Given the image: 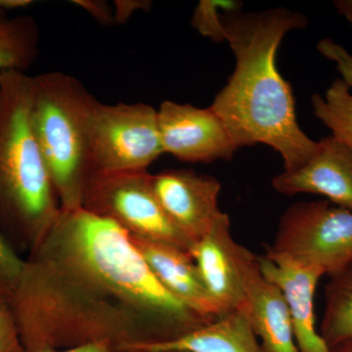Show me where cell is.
I'll use <instances>...</instances> for the list:
<instances>
[{"label":"cell","instance_id":"cb8c5ba5","mask_svg":"<svg viewBox=\"0 0 352 352\" xmlns=\"http://www.w3.org/2000/svg\"><path fill=\"white\" fill-rule=\"evenodd\" d=\"M75 6L80 7L83 10L94 17V20L102 25H115V12L112 7L105 1L96 0H75L72 1Z\"/></svg>","mask_w":352,"mask_h":352},{"label":"cell","instance_id":"603a6c76","mask_svg":"<svg viewBox=\"0 0 352 352\" xmlns=\"http://www.w3.org/2000/svg\"><path fill=\"white\" fill-rule=\"evenodd\" d=\"M317 50L322 56L336 65L342 80L352 92V54L332 38H323L317 44Z\"/></svg>","mask_w":352,"mask_h":352},{"label":"cell","instance_id":"e0dca14e","mask_svg":"<svg viewBox=\"0 0 352 352\" xmlns=\"http://www.w3.org/2000/svg\"><path fill=\"white\" fill-rule=\"evenodd\" d=\"M329 277L319 333L332 351L352 346V263Z\"/></svg>","mask_w":352,"mask_h":352},{"label":"cell","instance_id":"d6986e66","mask_svg":"<svg viewBox=\"0 0 352 352\" xmlns=\"http://www.w3.org/2000/svg\"><path fill=\"white\" fill-rule=\"evenodd\" d=\"M315 117L332 131V136L352 149V92L340 78L333 80L325 95L314 94Z\"/></svg>","mask_w":352,"mask_h":352},{"label":"cell","instance_id":"9a60e30c","mask_svg":"<svg viewBox=\"0 0 352 352\" xmlns=\"http://www.w3.org/2000/svg\"><path fill=\"white\" fill-rule=\"evenodd\" d=\"M235 245L230 219L221 212L205 237L190 249L206 289L223 314L233 310L245 312L244 293L234 258Z\"/></svg>","mask_w":352,"mask_h":352},{"label":"cell","instance_id":"4fadbf2b","mask_svg":"<svg viewBox=\"0 0 352 352\" xmlns=\"http://www.w3.org/2000/svg\"><path fill=\"white\" fill-rule=\"evenodd\" d=\"M261 272L281 289L293 324L298 352H331L316 329L314 298L320 271L265 254L258 256Z\"/></svg>","mask_w":352,"mask_h":352},{"label":"cell","instance_id":"2e32d148","mask_svg":"<svg viewBox=\"0 0 352 352\" xmlns=\"http://www.w3.org/2000/svg\"><path fill=\"white\" fill-rule=\"evenodd\" d=\"M263 352L245 312L233 310L173 340L138 344L122 352Z\"/></svg>","mask_w":352,"mask_h":352},{"label":"cell","instance_id":"7a4b0ae2","mask_svg":"<svg viewBox=\"0 0 352 352\" xmlns=\"http://www.w3.org/2000/svg\"><path fill=\"white\" fill-rule=\"evenodd\" d=\"M29 256L50 261L117 300L144 322L153 342L177 339L212 321L160 284L126 230L82 207L61 208Z\"/></svg>","mask_w":352,"mask_h":352},{"label":"cell","instance_id":"9c48e42d","mask_svg":"<svg viewBox=\"0 0 352 352\" xmlns=\"http://www.w3.org/2000/svg\"><path fill=\"white\" fill-rule=\"evenodd\" d=\"M157 124L164 154L186 163L230 161L238 150L223 120L210 107L164 101Z\"/></svg>","mask_w":352,"mask_h":352},{"label":"cell","instance_id":"7c38bea8","mask_svg":"<svg viewBox=\"0 0 352 352\" xmlns=\"http://www.w3.org/2000/svg\"><path fill=\"white\" fill-rule=\"evenodd\" d=\"M318 142V150L307 164L275 176L272 187L282 195L324 196L352 212V149L332 135Z\"/></svg>","mask_w":352,"mask_h":352},{"label":"cell","instance_id":"277c9868","mask_svg":"<svg viewBox=\"0 0 352 352\" xmlns=\"http://www.w3.org/2000/svg\"><path fill=\"white\" fill-rule=\"evenodd\" d=\"M32 76L0 72V230L30 254L61 205L32 124Z\"/></svg>","mask_w":352,"mask_h":352},{"label":"cell","instance_id":"8992f818","mask_svg":"<svg viewBox=\"0 0 352 352\" xmlns=\"http://www.w3.org/2000/svg\"><path fill=\"white\" fill-rule=\"evenodd\" d=\"M265 252L330 276L352 263V212L329 201L294 204Z\"/></svg>","mask_w":352,"mask_h":352},{"label":"cell","instance_id":"ffe728a7","mask_svg":"<svg viewBox=\"0 0 352 352\" xmlns=\"http://www.w3.org/2000/svg\"><path fill=\"white\" fill-rule=\"evenodd\" d=\"M242 2L237 0H201L192 16V25L201 36L215 43L226 41L222 15L240 12Z\"/></svg>","mask_w":352,"mask_h":352},{"label":"cell","instance_id":"484cf974","mask_svg":"<svg viewBox=\"0 0 352 352\" xmlns=\"http://www.w3.org/2000/svg\"><path fill=\"white\" fill-rule=\"evenodd\" d=\"M34 352H120L108 342H95V344H85L66 349H45Z\"/></svg>","mask_w":352,"mask_h":352},{"label":"cell","instance_id":"6da1fadb","mask_svg":"<svg viewBox=\"0 0 352 352\" xmlns=\"http://www.w3.org/2000/svg\"><path fill=\"white\" fill-rule=\"evenodd\" d=\"M226 41L236 66L210 109L223 120L237 148L270 146L284 161V170H298L319 148L296 120L291 85L276 64L286 34L305 29V14L284 7L222 15Z\"/></svg>","mask_w":352,"mask_h":352},{"label":"cell","instance_id":"ba28073f","mask_svg":"<svg viewBox=\"0 0 352 352\" xmlns=\"http://www.w3.org/2000/svg\"><path fill=\"white\" fill-rule=\"evenodd\" d=\"M95 173L147 170L164 154L157 110L144 103H98L91 124Z\"/></svg>","mask_w":352,"mask_h":352},{"label":"cell","instance_id":"4316f807","mask_svg":"<svg viewBox=\"0 0 352 352\" xmlns=\"http://www.w3.org/2000/svg\"><path fill=\"white\" fill-rule=\"evenodd\" d=\"M333 6L337 13L352 25V0H335Z\"/></svg>","mask_w":352,"mask_h":352},{"label":"cell","instance_id":"5bb4252c","mask_svg":"<svg viewBox=\"0 0 352 352\" xmlns=\"http://www.w3.org/2000/svg\"><path fill=\"white\" fill-rule=\"evenodd\" d=\"M131 240L157 281L176 300L212 320L223 315L206 289L190 252L177 245L133 236Z\"/></svg>","mask_w":352,"mask_h":352},{"label":"cell","instance_id":"7402d4cb","mask_svg":"<svg viewBox=\"0 0 352 352\" xmlns=\"http://www.w3.org/2000/svg\"><path fill=\"white\" fill-rule=\"evenodd\" d=\"M0 352H27L12 308L0 296Z\"/></svg>","mask_w":352,"mask_h":352},{"label":"cell","instance_id":"30bf717a","mask_svg":"<svg viewBox=\"0 0 352 352\" xmlns=\"http://www.w3.org/2000/svg\"><path fill=\"white\" fill-rule=\"evenodd\" d=\"M236 267L245 296V314L263 352H298L288 305L281 289L261 272L258 256L236 243Z\"/></svg>","mask_w":352,"mask_h":352},{"label":"cell","instance_id":"3957f363","mask_svg":"<svg viewBox=\"0 0 352 352\" xmlns=\"http://www.w3.org/2000/svg\"><path fill=\"white\" fill-rule=\"evenodd\" d=\"M9 305L27 352L95 342H108L122 352L154 342L151 331L131 310L44 259L25 258Z\"/></svg>","mask_w":352,"mask_h":352},{"label":"cell","instance_id":"d4e9b609","mask_svg":"<svg viewBox=\"0 0 352 352\" xmlns=\"http://www.w3.org/2000/svg\"><path fill=\"white\" fill-rule=\"evenodd\" d=\"M150 1H127V0H118L113 4V12H115V25H120L126 23L129 18L131 17L132 14L135 11L139 10H149L151 6Z\"/></svg>","mask_w":352,"mask_h":352},{"label":"cell","instance_id":"44dd1931","mask_svg":"<svg viewBox=\"0 0 352 352\" xmlns=\"http://www.w3.org/2000/svg\"><path fill=\"white\" fill-rule=\"evenodd\" d=\"M25 259L16 251L12 243L0 230V296L8 302L19 283Z\"/></svg>","mask_w":352,"mask_h":352},{"label":"cell","instance_id":"f1b7e54d","mask_svg":"<svg viewBox=\"0 0 352 352\" xmlns=\"http://www.w3.org/2000/svg\"><path fill=\"white\" fill-rule=\"evenodd\" d=\"M129 352H145V351H129Z\"/></svg>","mask_w":352,"mask_h":352},{"label":"cell","instance_id":"f546056e","mask_svg":"<svg viewBox=\"0 0 352 352\" xmlns=\"http://www.w3.org/2000/svg\"><path fill=\"white\" fill-rule=\"evenodd\" d=\"M173 352H180V351H173Z\"/></svg>","mask_w":352,"mask_h":352},{"label":"cell","instance_id":"83f0119b","mask_svg":"<svg viewBox=\"0 0 352 352\" xmlns=\"http://www.w3.org/2000/svg\"><path fill=\"white\" fill-rule=\"evenodd\" d=\"M331 352H352V346H344L332 349Z\"/></svg>","mask_w":352,"mask_h":352},{"label":"cell","instance_id":"8fae6325","mask_svg":"<svg viewBox=\"0 0 352 352\" xmlns=\"http://www.w3.org/2000/svg\"><path fill=\"white\" fill-rule=\"evenodd\" d=\"M152 186L168 219L192 245L205 237L222 212L221 184L214 176L168 170L152 175Z\"/></svg>","mask_w":352,"mask_h":352},{"label":"cell","instance_id":"ac0fdd59","mask_svg":"<svg viewBox=\"0 0 352 352\" xmlns=\"http://www.w3.org/2000/svg\"><path fill=\"white\" fill-rule=\"evenodd\" d=\"M41 31L32 16L0 10V72L25 73L38 57Z\"/></svg>","mask_w":352,"mask_h":352},{"label":"cell","instance_id":"52a82bcc","mask_svg":"<svg viewBox=\"0 0 352 352\" xmlns=\"http://www.w3.org/2000/svg\"><path fill=\"white\" fill-rule=\"evenodd\" d=\"M82 208L112 220L133 237L177 245L188 252L192 248L157 201L148 170L94 173Z\"/></svg>","mask_w":352,"mask_h":352},{"label":"cell","instance_id":"5b68a950","mask_svg":"<svg viewBox=\"0 0 352 352\" xmlns=\"http://www.w3.org/2000/svg\"><path fill=\"white\" fill-rule=\"evenodd\" d=\"M98 100L75 76H32V124L62 210L82 207L94 173L91 124Z\"/></svg>","mask_w":352,"mask_h":352}]
</instances>
